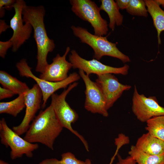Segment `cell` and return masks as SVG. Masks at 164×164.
Segmentation results:
<instances>
[{
    "mask_svg": "<svg viewBox=\"0 0 164 164\" xmlns=\"http://www.w3.org/2000/svg\"><path fill=\"white\" fill-rule=\"evenodd\" d=\"M43 95L38 85L35 84L26 93V111L24 117L20 124L13 126L12 130L19 135L27 131L37 111L40 109Z\"/></svg>",
    "mask_w": 164,
    "mask_h": 164,
    "instance_id": "12",
    "label": "cell"
},
{
    "mask_svg": "<svg viewBox=\"0 0 164 164\" xmlns=\"http://www.w3.org/2000/svg\"><path fill=\"white\" fill-rule=\"evenodd\" d=\"M155 1L159 5H161L164 7V0H155Z\"/></svg>",
    "mask_w": 164,
    "mask_h": 164,
    "instance_id": "31",
    "label": "cell"
},
{
    "mask_svg": "<svg viewBox=\"0 0 164 164\" xmlns=\"http://www.w3.org/2000/svg\"><path fill=\"white\" fill-rule=\"evenodd\" d=\"M132 111L140 121L146 122L152 118L164 115V108L159 104L155 96L147 97L139 94L135 86L132 98Z\"/></svg>",
    "mask_w": 164,
    "mask_h": 164,
    "instance_id": "9",
    "label": "cell"
},
{
    "mask_svg": "<svg viewBox=\"0 0 164 164\" xmlns=\"http://www.w3.org/2000/svg\"><path fill=\"white\" fill-rule=\"evenodd\" d=\"M60 160L55 158L47 159L38 164H86L85 162L78 159L75 155L70 152L62 154Z\"/></svg>",
    "mask_w": 164,
    "mask_h": 164,
    "instance_id": "22",
    "label": "cell"
},
{
    "mask_svg": "<svg viewBox=\"0 0 164 164\" xmlns=\"http://www.w3.org/2000/svg\"><path fill=\"white\" fill-rule=\"evenodd\" d=\"M70 50V47L67 46L63 56L57 54L53 59L52 62L48 64L39 77L42 79L52 82H59L66 79L68 76L69 70L72 67V63L66 60V56Z\"/></svg>",
    "mask_w": 164,
    "mask_h": 164,
    "instance_id": "14",
    "label": "cell"
},
{
    "mask_svg": "<svg viewBox=\"0 0 164 164\" xmlns=\"http://www.w3.org/2000/svg\"><path fill=\"white\" fill-rule=\"evenodd\" d=\"M0 164H8V162H5L4 161L2 160H0Z\"/></svg>",
    "mask_w": 164,
    "mask_h": 164,
    "instance_id": "32",
    "label": "cell"
},
{
    "mask_svg": "<svg viewBox=\"0 0 164 164\" xmlns=\"http://www.w3.org/2000/svg\"><path fill=\"white\" fill-rule=\"evenodd\" d=\"M101 4L99 7L101 10H103L108 14L110 20L109 28L112 31L115 25L120 26L122 24L123 16L119 11L115 2L113 0H101Z\"/></svg>",
    "mask_w": 164,
    "mask_h": 164,
    "instance_id": "17",
    "label": "cell"
},
{
    "mask_svg": "<svg viewBox=\"0 0 164 164\" xmlns=\"http://www.w3.org/2000/svg\"><path fill=\"white\" fill-rule=\"evenodd\" d=\"M144 1L148 12L152 17L154 25L157 31L158 44H161L160 34L164 31V11L155 0Z\"/></svg>",
    "mask_w": 164,
    "mask_h": 164,
    "instance_id": "16",
    "label": "cell"
},
{
    "mask_svg": "<svg viewBox=\"0 0 164 164\" xmlns=\"http://www.w3.org/2000/svg\"><path fill=\"white\" fill-rule=\"evenodd\" d=\"M26 92L19 95L17 98L11 101L1 102L0 113L7 114L15 117H16L26 108Z\"/></svg>",
    "mask_w": 164,
    "mask_h": 164,
    "instance_id": "20",
    "label": "cell"
},
{
    "mask_svg": "<svg viewBox=\"0 0 164 164\" xmlns=\"http://www.w3.org/2000/svg\"><path fill=\"white\" fill-rule=\"evenodd\" d=\"M0 83L3 87L19 95L27 92L29 89L26 84L3 70L0 71Z\"/></svg>",
    "mask_w": 164,
    "mask_h": 164,
    "instance_id": "18",
    "label": "cell"
},
{
    "mask_svg": "<svg viewBox=\"0 0 164 164\" xmlns=\"http://www.w3.org/2000/svg\"><path fill=\"white\" fill-rule=\"evenodd\" d=\"M144 1L130 0L126 10L129 14L134 15L146 17L148 11Z\"/></svg>",
    "mask_w": 164,
    "mask_h": 164,
    "instance_id": "23",
    "label": "cell"
},
{
    "mask_svg": "<svg viewBox=\"0 0 164 164\" xmlns=\"http://www.w3.org/2000/svg\"><path fill=\"white\" fill-rule=\"evenodd\" d=\"M15 94L12 91L0 87V100L12 97Z\"/></svg>",
    "mask_w": 164,
    "mask_h": 164,
    "instance_id": "28",
    "label": "cell"
},
{
    "mask_svg": "<svg viewBox=\"0 0 164 164\" xmlns=\"http://www.w3.org/2000/svg\"><path fill=\"white\" fill-rule=\"evenodd\" d=\"M97 76L96 82L100 88L104 97L107 110L113 106L124 91L131 88L130 85L120 83L118 78L112 74Z\"/></svg>",
    "mask_w": 164,
    "mask_h": 164,
    "instance_id": "13",
    "label": "cell"
},
{
    "mask_svg": "<svg viewBox=\"0 0 164 164\" xmlns=\"http://www.w3.org/2000/svg\"><path fill=\"white\" fill-rule=\"evenodd\" d=\"M130 0H117L115 2L119 9H126L129 3Z\"/></svg>",
    "mask_w": 164,
    "mask_h": 164,
    "instance_id": "29",
    "label": "cell"
},
{
    "mask_svg": "<svg viewBox=\"0 0 164 164\" xmlns=\"http://www.w3.org/2000/svg\"><path fill=\"white\" fill-rule=\"evenodd\" d=\"M12 43L10 39L6 41H0V56L2 58L5 57L8 50L12 47Z\"/></svg>",
    "mask_w": 164,
    "mask_h": 164,
    "instance_id": "24",
    "label": "cell"
},
{
    "mask_svg": "<svg viewBox=\"0 0 164 164\" xmlns=\"http://www.w3.org/2000/svg\"><path fill=\"white\" fill-rule=\"evenodd\" d=\"M26 5L23 0H16L13 6L15 14L10 21V26L13 31L10 39L13 45L12 50L16 52L20 47L30 37L33 29L28 23L23 24L22 13Z\"/></svg>",
    "mask_w": 164,
    "mask_h": 164,
    "instance_id": "11",
    "label": "cell"
},
{
    "mask_svg": "<svg viewBox=\"0 0 164 164\" xmlns=\"http://www.w3.org/2000/svg\"><path fill=\"white\" fill-rule=\"evenodd\" d=\"M63 128L50 104L35 118L23 138L31 143H40L53 150L54 142Z\"/></svg>",
    "mask_w": 164,
    "mask_h": 164,
    "instance_id": "2",
    "label": "cell"
},
{
    "mask_svg": "<svg viewBox=\"0 0 164 164\" xmlns=\"http://www.w3.org/2000/svg\"><path fill=\"white\" fill-rule=\"evenodd\" d=\"M70 52L69 59L72 65V68L82 70L88 76L93 73L97 75L108 73L123 75L128 74L129 66L127 64L121 67H113L103 64L94 58L90 60L84 59L75 50H71Z\"/></svg>",
    "mask_w": 164,
    "mask_h": 164,
    "instance_id": "8",
    "label": "cell"
},
{
    "mask_svg": "<svg viewBox=\"0 0 164 164\" xmlns=\"http://www.w3.org/2000/svg\"><path fill=\"white\" fill-rule=\"evenodd\" d=\"M117 156L118 162L116 164H137L135 160L129 155L124 159L118 154Z\"/></svg>",
    "mask_w": 164,
    "mask_h": 164,
    "instance_id": "26",
    "label": "cell"
},
{
    "mask_svg": "<svg viewBox=\"0 0 164 164\" xmlns=\"http://www.w3.org/2000/svg\"><path fill=\"white\" fill-rule=\"evenodd\" d=\"M72 11L82 20L90 23L94 35L103 36L108 29L107 22L100 14L101 9L95 2L90 0H70Z\"/></svg>",
    "mask_w": 164,
    "mask_h": 164,
    "instance_id": "5",
    "label": "cell"
},
{
    "mask_svg": "<svg viewBox=\"0 0 164 164\" xmlns=\"http://www.w3.org/2000/svg\"><path fill=\"white\" fill-rule=\"evenodd\" d=\"M16 0H0V8H2L7 10H11L13 8Z\"/></svg>",
    "mask_w": 164,
    "mask_h": 164,
    "instance_id": "27",
    "label": "cell"
},
{
    "mask_svg": "<svg viewBox=\"0 0 164 164\" xmlns=\"http://www.w3.org/2000/svg\"><path fill=\"white\" fill-rule=\"evenodd\" d=\"M128 153L137 164H164V154H149L138 149L135 145L131 146Z\"/></svg>",
    "mask_w": 164,
    "mask_h": 164,
    "instance_id": "19",
    "label": "cell"
},
{
    "mask_svg": "<svg viewBox=\"0 0 164 164\" xmlns=\"http://www.w3.org/2000/svg\"><path fill=\"white\" fill-rule=\"evenodd\" d=\"M16 67L21 76L32 78L36 82L40 88L43 95L42 108L45 107L49 97L55 92L61 88H65L69 85L79 80L80 77L79 74L76 72H73L62 81L50 82L42 79L35 76L31 71V68L29 66L25 59L20 60L16 63Z\"/></svg>",
    "mask_w": 164,
    "mask_h": 164,
    "instance_id": "6",
    "label": "cell"
},
{
    "mask_svg": "<svg viewBox=\"0 0 164 164\" xmlns=\"http://www.w3.org/2000/svg\"><path fill=\"white\" fill-rule=\"evenodd\" d=\"M146 122L145 129L148 132L164 141V115L153 117Z\"/></svg>",
    "mask_w": 164,
    "mask_h": 164,
    "instance_id": "21",
    "label": "cell"
},
{
    "mask_svg": "<svg viewBox=\"0 0 164 164\" xmlns=\"http://www.w3.org/2000/svg\"><path fill=\"white\" fill-rule=\"evenodd\" d=\"M45 9L43 5L24 7L22 13L23 22L30 24L34 32V37L37 48V63L36 71L43 73L48 65V54L55 48L54 41L48 36L44 22Z\"/></svg>",
    "mask_w": 164,
    "mask_h": 164,
    "instance_id": "1",
    "label": "cell"
},
{
    "mask_svg": "<svg viewBox=\"0 0 164 164\" xmlns=\"http://www.w3.org/2000/svg\"><path fill=\"white\" fill-rule=\"evenodd\" d=\"M115 144L116 146V149L115 153L113 156L111 158L110 162L109 164H112L114 160L115 157L117 155L119 149L124 145V143L123 141L121 140H117L115 142ZM86 164H91V160L89 159H87L85 161Z\"/></svg>",
    "mask_w": 164,
    "mask_h": 164,
    "instance_id": "25",
    "label": "cell"
},
{
    "mask_svg": "<svg viewBox=\"0 0 164 164\" xmlns=\"http://www.w3.org/2000/svg\"><path fill=\"white\" fill-rule=\"evenodd\" d=\"M135 146L140 150L155 155L164 154V141L155 137L147 132L137 139Z\"/></svg>",
    "mask_w": 164,
    "mask_h": 164,
    "instance_id": "15",
    "label": "cell"
},
{
    "mask_svg": "<svg viewBox=\"0 0 164 164\" xmlns=\"http://www.w3.org/2000/svg\"><path fill=\"white\" fill-rule=\"evenodd\" d=\"M79 73L85 86L84 108L93 113H98L107 117L108 113L106 107L105 98L100 87L96 82L91 80L89 76L82 70Z\"/></svg>",
    "mask_w": 164,
    "mask_h": 164,
    "instance_id": "10",
    "label": "cell"
},
{
    "mask_svg": "<svg viewBox=\"0 0 164 164\" xmlns=\"http://www.w3.org/2000/svg\"><path fill=\"white\" fill-rule=\"evenodd\" d=\"M71 28L74 36L93 49V58L99 60L103 56H107L118 58L123 63L130 61L129 57L117 48L116 44L109 41L106 37L93 35L86 29L80 26H72Z\"/></svg>",
    "mask_w": 164,
    "mask_h": 164,
    "instance_id": "3",
    "label": "cell"
},
{
    "mask_svg": "<svg viewBox=\"0 0 164 164\" xmlns=\"http://www.w3.org/2000/svg\"><path fill=\"white\" fill-rule=\"evenodd\" d=\"M78 84L75 82L70 85L61 94L54 93L51 96L52 106L55 114L60 123L63 128L68 129L77 136L84 144L85 149L89 151L88 143L83 136L74 130L71 125L78 118L77 113L72 108L66 100L68 94Z\"/></svg>",
    "mask_w": 164,
    "mask_h": 164,
    "instance_id": "4",
    "label": "cell"
},
{
    "mask_svg": "<svg viewBox=\"0 0 164 164\" xmlns=\"http://www.w3.org/2000/svg\"><path fill=\"white\" fill-rule=\"evenodd\" d=\"M10 27V26H9L5 23L4 20H1L0 21V34L2 32L5 31L8 28Z\"/></svg>",
    "mask_w": 164,
    "mask_h": 164,
    "instance_id": "30",
    "label": "cell"
},
{
    "mask_svg": "<svg viewBox=\"0 0 164 164\" xmlns=\"http://www.w3.org/2000/svg\"><path fill=\"white\" fill-rule=\"evenodd\" d=\"M1 143L11 149V158L14 160L25 155L29 158L33 156V152L39 148L37 143H32L22 138L8 126L4 118L0 121Z\"/></svg>",
    "mask_w": 164,
    "mask_h": 164,
    "instance_id": "7",
    "label": "cell"
}]
</instances>
